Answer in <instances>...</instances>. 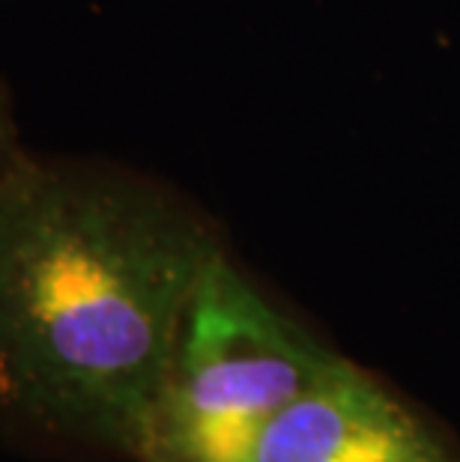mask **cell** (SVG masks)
<instances>
[{
  "label": "cell",
  "mask_w": 460,
  "mask_h": 462,
  "mask_svg": "<svg viewBox=\"0 0 460 462\" xmlns=\"http://www.w3.org/2000/svg\"><path fill=\"white\" fill-rule=\"evenodd\" d=\"M338 356L224 251L194 292L138 462H251L272 418Z\"/></svg>",
  "instance_id": "obj_2"
},
{
  "label": "cell",
  "mask_w": 460,
  "mask_h": 462,
  "mask_svg": "<svg viewBox=\"0 0 460 462\" xmlns=\"http://www.w3.org/2000/svg\"><path fill=\"white\" fill-rule=\"evenodd\" d=\"M228 251L189 200L114 164L0 167V432L138 462L203 274Z\"/></svg>",
  "instance_id": "obj_1"
},
{
  "label": "cell",
  "mask_w": 460,
  "mask_h": 462,
  "mask_svg": "<svg viewBox=\"0 0 460 462\" xmlns=\"http://www.w3.org/2000/svg\"><path fill=\"white\" fill-rule=\"evenodd\" d=\"M251 462H460V436L391 382L338 356L272 418Z\"/></svg>",
  "instance_id": "obj_3"
},
{
  "label": "cell",
  "mask_w": 460,
  "mask_h": 462,
  "mask_svg": "<svg viewBox=\"0 0 460 462\" xmlns=\"http://www.w3.org/2000/svg\"><path fill=\"white\" fill-rule=\"evenodd\" d=\"M15 155V123H13V107H9V96L0 84V167Z\"/></svg>",
  "instance_id": "obj_4"
}]
</instances>
